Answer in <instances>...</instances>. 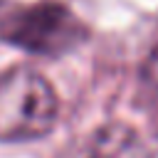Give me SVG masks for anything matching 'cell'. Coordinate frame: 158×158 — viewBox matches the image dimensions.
<instances>
[{
  "label": "cell",
  "instance_id": "cell-2",
  "mask_svg": "<svg viewBox=\"0 0 158 158\" xmlns=\"http://www.w3.org/2000/svg\"><path fill=\"white\" fill-rule=\"evenodd\" d=\"M5 37L37 54H59L81 37V25L64 5L40 2L10 17Z\"/></svg>",
  "mask_w": 158,
  "mask_h": 158
},
{
  "label": "cell",
  "instance_id": "cell-1",
  "mask_svg": "<svg viewBox=\"0 0 158 158\" xmlns=\"http://www.w3.org/2000/svg\"><path fill=\"white\" fill-rule=\"evenodd\" d=\"M59 116L54 86L30 67L0 77V141H35L47 136Z\"/></svg>",
  "mask_w": 158,
  "mask_h": 158
},
{
  "label": "cell",
  "instance_id": "cell-4",
  "mask_svg": "<svg viewBox=\"0 0 158 158\" xmlns=\"http://www.w3.org/2000/svg\"><path fill=\"white\" fill-rule=\"evenodd\" d=\"M143 74H146V81L153 89H158V44L151 49V54L146 59V67H143Z\"/></svg>",
  "mask_w": 158,
  "mask_h": 158
},
{
  "label": "cell",
  "instance_id": "cell-3",
  "mask_svg": "<svg viewBox=\"0 0 158 158\" xmlns=\"http://www.w3.org/2000/svg\"><path fill=\"white\" fill-rule=\"evenodd\" d=\"M77 158H151V151L133 126L114 121L99 126L84 141Z\"/></svg>",
  "mask_w": 158,
  "mask_h": 158
}]
</instances>
